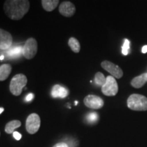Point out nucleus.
Instances as JSON below:
<instances>
[{"mask_svg": "<svg viewBox=\"0 0 147 147\" xmlns=\"http://www.w3.org/2000/svg\"><path fill=\"white\" fill-rule=\"evenodd\" d=\"M12 35L3 29H0V50L8 49L12 45Z\"/></svg>", "mask_w": 147, "mask_h": 147, "instance_id": "obj_9", "label": "nucleus"}, {"mask_svg": "<svg viewBox=\"0 0 147 147\" xmlns=\"http://www.w3.org/2000/svg\"><path fill=\"white\" fill-rule=\"evenodd\" d=\"M119 91V86L117 81L112 76L106 78V83L102 87V92L106 96H115Z\"/></svg>", "mask_w": 147, "mask_h": 147, "instance_id": "obj_5", "label": "nucleus"}, {"mask_svg": "<svg viewBox=\"0 0 147 147\" xmlns=\"http://www.w3.org/2000/svg\"><path fill=\"white\" fill-rule=\"evenodd\" d=\"M21 125V122L20 121H18V120L11 121L5 125V131L8 134H13L14 132V129L16 128L19 127Z\"/></svg>", "mask_w": 147, "mask_h": 147, "instance_id": "obj_15", "label": "nucleus"}, {"mask_svg": "<svg viewBox=\"0 0 147 147\" xmlns=\"http://www.w3.org/2000/svg\"><path fill=\"white\" fill-rule=\"evenodd\" d=\"M27 78L23 74H16L11 80L10 83V91L12 95L18 96L21 94L23 89L26 86Z\"/></svg>", "mask_w": 147, "mask_h": 147, "instance_id": "obj_3", "label": "nucleus"}, {"mask_svg": "<svg viewBox=\"0 0 147 147\" xmlns=\"http://www.w3.org/2000/svg\"><path fill=\"white\" fill-rule=\"evenodd\" d=\"M68 89L59 84H55L51 91V95L54 98H65L69 95Z\"/></svg>", "mask_w": 147, "mask_h": 147, "instance_id": "obj_11", "label": "nucleus"}, {"mask_svg": "<svg viewBox=\"0 0 147 147\" xmlns=\"http://www.w3.org/2000/svg\"><path fill=\"white\" fill-rule=\"evenodd\" d=\"M84 104L88 108L97 110L104 106V102L100 97L95 95H88L84 97Z\"/></svg>", "mask_w": 147, "mask_h": 147, "instance_id": "obj_8", "label": "nucleus"}, {"mask_svg": "<svg viewBox=\"0 0 147 147\" xmlns=\"http://www.w3.org/2000/svg\"><path fill=\"white\" fill-rule=\"evenodd\" d=\"M53 147H69V146L65 142H59L54 145Z\"/></svg>", "mask_w": 147, "mask_h": 147, "instance_id": "obj_22", "label": "nucleus"}, {"mask_svg": "<svg viewBox=\"0 0 147 147\" xmlns=\"http://www.w3.org/2000/svg\"><path fill=\"white\" fill-rule=\"evenodd\" d=\"M30 8L28 0H6L3 3V10L9 18L13 21L21 19Z\"/></svg>", "mask_w": 147, "mask_h": 147, "instance_id": "obj_1", "label": "nucleus"}, {"mask_svg": "<svg viewBox=\"0 0 147 147\" xmlns=\"http://www.w3.org/2000/svg\"><path fill=\"white\" fill-rule=\"evenodd\" d=\"M34 95L33 93H29L26 96V97H25V100H26V102H31L34 99Z\"/></svg>", "mask_w": 147, "mask_h": 147, "instance_id": "obj_23", "label": "nucleus"}, {"mask_svg": "<svg viewBox=\"0 0 147 147\" xmlns=\"http://www.w3.org/2000/svg\"><path fill=\"white\" fill-rule=\"evenodd\" d=\"M95 84L98 86H102L106 83V78L102 72H97L95 75Z\"/></svg>", "mask_w": 147, "mask_h": 147, "instance_id": "obj_18", "label": "nucleus"}, {"mask_svg": "<svg viewBox=\"0 0 147 147\" xmlns=\"http://www.w3.org/2000/svg\"><path fill=\"white\" fill-rule=\"evenodd\" d=\"M3 111H4V108H0V114L2 113Z\"/></svg>", "mask_w": 147, "mask_h": 147, "instance_id": "obj_25", "label": "nucleus"}, {"mask_svg": "<svg viewBox=\"0 0 147 147\" xmlns=\"http://www.w3.org/2000/svg\"><path fill=\"white\" fill-rule=\"evenodd\" d=\"M42 5L47 12H52L57 7L59 3V0H42Z\"/></svg>", "mask_w": 147, "mask_h": 147, "instance_id": "obj_13", "label": "nucleus"}, {"mask_svg": "<svg viewBox=\"0 0 147 147\" xmlns=\"http://www.w3.org/2000/svg\"><path fill=\"white\" fill-rule=\"evenodd\" d=\"M7 55L11 58L19 57L21 55H23V47L21 46H16L15 47L12 48L7 52Z\"/></svg>", "mask_w": 147, "mask_h": 147, "instance_id": "obj_16", "label": "nucleus"}, {"mask_svg": "<svg viewBox=\"0 0 147 147\" xmlns=\"http://www.w3.org/2000/svg\"><path fill=\"white\" fill-rule=\"evenodd\" d=\"M13 137L16 140H20L21 139V134L18 133V131H14L13 133Z\"/></svg>", "mask_w": 147, "mask_h": 147, "instance_id": "obj_21", "label": "nucleus"}, {"mask_svg": "<svg viewBox=\"0 0 147 147\" xmlns=\"http://www.w3.org/2000/svg\"><path fill=\"white\" fill-rule=\"evenodd\" d=\"M86 120L89 123H95L98 120V115L96 113H90L86 116Z\"/></svg>", "mask_w": 147, "mask_h": 147, "instance_id": "obj_19", "label": "nucleus"}, {"mask_svg": "<svg viewBox=\"0 0 147 147\" xmlns=\"http://www.w3.org/2000/svg\"><path fill=\"white\" fill-rule=\"evenodd\" d=\"M40 118L36 113H32L27 117L26 120V129L30 134H34L39 130L40 127Z\"/></svg>", "mask_w": 147, "mask_h": 147, "instance_id": "obj_6", "label": "nucleus"}, {"mask_svg": "<svg viewBox=\"0 0 147 147\" xmlns=\"http://www.w3.org/2000/svg\"><path fill=\"white\" fill-rule=\"evenodd\" d=\"M129 41L127 39H125L124 41L123 45L122 47V53L124 55H127L129 50Z\"/></svg>", "mask_w": 147, "mask_h": 147, "instance_id": "obj_20", "label": "nucleus"}, {"mask_svg": "<svg viewBox=\"0 0 147 147\" xmlns=\"http://www.w3.org/2000/svg\"><path fill=\"white\" fill-rule=\"evenodd\" d=\"M142 52L143 53H147V45H145L142 47Z\"/></svg>", "mask_w": 147, "mask_h": 147, "instance_id": "obj_24", "label": "nucleus"}, {"mask_svg": "<svg viewBox=\"0 0 147 147\" xmlns=\"http://www.w3.org/2000/svg\"><path fill=\"white\" fill-rule=\"evenodd\" d=\"M146 81L147 74L144 73L132 79V80L131 81V84L133 87L136 88V89H139V88L143 87L144 84L146 82Z\"/></svg>", "mask_w": 147, "mask_h": 147, "instance_id": "obj_12", "label": "nucleus"}, {"mask_svg": "<svg viewBox=\"0 0 147 147\" xmlns=\"http://www.w3.org/2000/svg\"><path fill=\"white\" fill-rule=\"evenodd\" d=\"M101 66L109 72L112 76L116 78H122L123 75V71L119 66H118L116 64L112 63V62L109 61H104L101 63Z\"/></svg>", "mask_w": 147, "mask_h": 147, "instance_id": "obj_7", "label": "nucleus"}, {"mask_svg": "<svg viewBox=\"0 0 147 147\" xmlns=\"http://www.w3.org/2000/svg\"><path fill=\"white\" fill-rule=\"evenodd\" d=\"M68 45L70 47L71 51L75 53H78L80 51V42L76 38L71 37L68 40Z\"/></svg>", "mask_w": 147, "mask_h": 147, "instance_id": "obj_17", "label": "nucleus"}, {"mask_svg": "<svg viewBox=\"0 0 147 147\" xmlns=\"http://www.w3.org/2000/svg\"><path fill=\"white\" fill-rule=\"evenodd\" d=\"M128 108L135 111L147 110V97L140 94H132L127 101Z\"/></svg>", "mask_w": 147, "mask_h": 147, "instance_id": "obj_2", "label": "nucleus"}, {"mask_svg": "<svg viewBox=\"0 0 147 147\" xmlns=\"http://www.w3.org/2000/svg\"><path fill=\"white\" fill-rule=\"evenodd\" d=\"M77 104H78V102L76 101V102H75V105H77Z\"/></svg>", "mask_w": 147, "mask_h": 147, "instance_id": "obj_27", "label": "nucleus"}, {"mask_svg": "<svg viewBox=\"0 0 147 147\" xmlns=\"http://www.w3.org/2000/svg\"><path fill=\"white\" fill-rule=\"evenodd\" d=\"M38 52V43L34 38H29L23 47V55L27 59H32Z\"/></svg>", "mask_w": 147, "mask_h": 147, "instance_id": "obj_4", "label": "nucleus"}, {"mask_svg": "<svg viewBox=\"0 0 147 147\" xmlns=\"http://www.w3.org/2000/svg\"><path fill=\"white\" fill-rule=\"evenodd\" d=\"M59 11L62 16L65 17H71L76 12V7L70 1H65L60 4Z\"/></svg>", "mask_w": 147, "mask_h": 147, "instance_id": "obj_10", "label": "nucleus"}, {"mask_svg": "<svg viewBox=\"0 0 147 147\" xmlns=\"http://www.w3.org/2000/svg\"><path fill=\"white\" fill-rule=\"evenodd\" d=\"M12 71V66L10 64H3L0 66V81L5 80Z\"/></svg>", "mask_w": 147, "mask_h": 147, "instance_id": "obj_14", "label": "nucleus"}, {"mask_svg": "<svg viewBox=\"0 0 147 147\" xmlns=\"http://www.w3.org/2000/svg\"><path fill=\"white\" fill-rule=\"evenodd\" d=\"M3 59H4V56H3V55H1V56H0V60H3Z\"/></svg>", "mask_w": 147, "mask_h": 147, "instance_id": "obj_26", "label": "nucleus"}]
</instances>
